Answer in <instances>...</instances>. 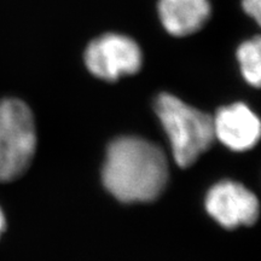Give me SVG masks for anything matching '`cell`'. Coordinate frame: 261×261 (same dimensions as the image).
<instances>
[{"instance_id": "8", "label": "cell", "mask_w": 261, "mask_h": 261, "mask_svg": "<svg viewBox=\"0 0 261 261\" xmlns=\"http://www.w3.org/2000/svg\"><path fill=\"white\" fill-rule=\"evenodd\" d=\"M237 60L247 83L259 87L261 80L260 38L255 37L242 42L237 50Z\"/></svg>"}, {"instance_id": "9", "label": "cell", "mask_w": 261, "mask_h": 261, "mask_svg": "<svg viewBox=\"0 0 261 261\" xmlns=\"http://www.w3.org/2000/svg\"><path fill=\"white\" fill-rule=\"evenodd\" d=\"M261 0H242V8L248 16H250L256 23H260Z\"/></svg>"}, {"instance_id": "3", "label": "cell", "mask_w": 261, "mask_h": 261, "mask_svg": "<svg viewBox=\"0 0 261 261\" xmlns=\"http://www.w3.org/2000/svg\"><path fill=\"white\" fill-rule=\"evenodd\" d=\"M37 149L33 113L22 100L0 102V181L21 177L31 166Z\"/></svg>"}, {"instance_id": "4", "label": "cell", "mask_w": 261, "mask_h": 261, "mask_svg": "<svg viewBox=\"0 0 261 261\" xmlns=\"http://www.w3.org/2000/svg\"><path fill=\"white\" fill-rule=\"evenodd\" d=\"M143 55L138 44L126 35L109 33L94 39L85 51V63L94 76L115 81L140 69Z\"/></svg>"}, {"instance_id": "7", "label": "cell", "mask_w": 261, "mask_h": 261, "mask_svg": "<svg viewBox=\"0 0 261 261\" xmlns=\"http://www.w3.org/2000/svg\"><path fill=\"white\" fill-rule=\"evenodd\" d=\"M163 28L175 37H185L203 27L211 15L208 0H159Z\"/></svg>"}, {"instance_id": "6", "label": "cell", "mask_w": 261, "mask_h": 261, "mask_svg": "<svg viewBox=\"0 0 261 261\" xmlns=\"http://www.w3.org/2000/svg\"><path fill=\"white\" fill-rule=\"evenodd\" d=\"M214 136L234 151L252 149L260 138V120L246 104L221 108L213 117Z\"/></svg>"}, {"instance_id": "2", "label": "cell", "mask_w": 261, "mask_h": 261, "mask_svg": "<svg viewBox=\"0 0 261 261\" xmlns=\"http://www.w3.org/2000/svg\"><path fill=\"white\" fill-rule=\"evenodd\" d=\"M155 110L167 133L171 149L179 167L194 165L213 144V117L195 109L178 97L160 94Z\"/></svg>"}, {"instance_id": "5", "label": "cell", "mask_w": 261, "mask_h": 261, "mask_svg": "<svg viewBox=\"0 0 261 261\" xmlns=\"http://www.w3.org/2000/svg\"><path fill=\"white\" fill-rule=\"evenodd\" d=\"M205 208L212 218L226 228L253 225L259 217V201L242 184L224 180L215 184L205 197Z\"/></svg>"}, {"instance_id": "1", "label": "cell", "mask_w": 261, "mask_h": 261, "mask_svg": "<svg viewBox=\"0 0 261 261\" xmlns=\"http://www.w3.org/2000/svg\"><path fill=\"white\" fill-rule=\"evenodd\" d=\"M102 178L107 190L119 201H154L167 184V158L148 140L121 137L108 148Z\"/></svg>"}, {"instance_id": "10", "label": "cell", "mask_w": 261, "mask_h": 261, "mask_svg": "<svg viewBox=\"0 0 261 261\" xmlns=\"http://www.w3.org/2000/svg\"><path fill=\"white\" fill-rule=\"evenodd\" d=\"M5 224H6V221H5L4 213H3L2 208H0V237H2V233L4 232V230H5Z\"/></svg>"}]
</instances>
